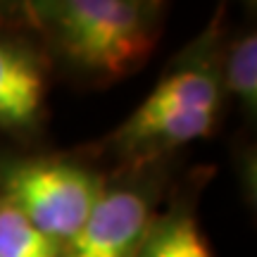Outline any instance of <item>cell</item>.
<instances>
[{
    "mask_svg": "<svg viewBox=\"0 0 257 257\" xmlns=\"http://www.w3.org/2000/svg\"><path fill=\"white\" fill-rule=\"evenodd\" d=\"M217 12L191 43L167 64L146 100L102 141L117 167L167 162L193 141L210 138L226 105L221 83V53L226 29Z\"/></svg>",
    "mask_w": 257,
    "mask_h": 257,
    "instance_id": "obj_1",
    "label": "cell"
},
{
    "mask_svg": "<svg viewBox=\"0 0 257 257\" xmlns=\"http://www.w3.org/2000/svg\"><path fill=\"white\" fill-rule=\"evenodd\" d=\"M50 67L74 81L107 86L155 53L167 5L157 0H31L17 5Z\"/></svg>",
    "mask_w": 257,
    "mask_h": 257,
    "instance_id": "obj_2",
    "label": "cell"
},
{
    "mask_svg": "<svg viewBox=\"0 0 257 257\" xmlns=\"http://www.w3.org/2000/svg\"><path fill=\"white\" fill-rule=\"evenodd\" d=\"M107 174L74 155L0 160V198L64 248L95 205Z\"/></svg>",
    "mask_w": 257,
    "mask_h": 257,
    "instance_id": "obj_3",
    "label": "cell"
},
{
    "mask_svg": "<svg viewBox=\"0 0 257 257\" xmlns=\"http://www.w3.org/2000/svg\"><path fill=\"white\" fill-rule=\"evenodd\" d=\"M165 162L117 167L62 257H136L165 198Z\"/></svg>",
    "mask_w": 257,
    "mask_h": 257,
    "instance_id": "obj_4",
    "label": "cell"
},
{
    "mask_svg": "<svg viewBox=\"0 0 257 257\" xmlns=\"http://www.w3.org/2000/svg\"><path fill=\"white\" fill-rule=\"evenodd\" d=\"M48 62L38 41L0 34V131L29 134L46 117Z\"/></svg>",
    "mask_w": 257,
    "mask_h": 257,
    "instance_id": "obj_5",
    "label": "cell"
},
{
    "mask_svg": "<svg viewBox=\"0 0 257 257\" xmlns=\"http://www.w3.org/2000/svg\"><path fill=\"white\" fill-rule=\"evenodd\" d=\"M195 198V191L176 195L174 202L169 198L160 207L136 257H214L198 224Z\"/></svg>",
    "mask_w": 257,
    "mask_h": 257,
    "instance_id": "obj_6",
    "label": "cell"
},
{
    "mask_svg": "<svg viewBox=\"0 0 257 257\" xmlns=\"http://www.w3.org/2000/svg\"><path fill=\"white\" fill-rule=\"evenodd\" d=\"M221 83L224 95L240 105L245 119L257 112V34L250 27L238 36L224 41L221 53Z\"/></svg>",
    "mask_w": 257,
    "mask_h": 257,
    "instance_id": "obj_7",
    "label": "cell"
},
{
    "mask_svg": "<svg viewBox=\"0 0 257 257\" xmlns=\"http://www.w3.org/2000/svg\"><path fill=\"white\" fill-rule=\"evenodd\" d=\"M0 257H62V248L0 198Z\"/></svg>",
    "mask_w": 257,
    "mask_h": 257,
    "instance_id": "obj_8",
    "label": "cell"
}]
</instances>
